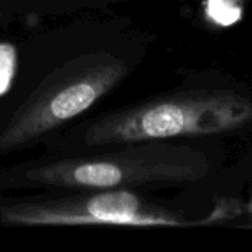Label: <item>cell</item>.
I'll use <instances>...</instances> for the list:
<instances>
[{
  "label": "cell",
  "mask_w": 252,
  "mask_h": 252,
  "mask_svg": "<svg viewBox=\"0 0 252 252\" xmlns=\"http://www.w3.org/2000/svg\"><path fill=\"white\" fill-rule=\"evenodd\" d=\"M211 171L208 158L189 146L165 140L126 143L123 149L34 164L0 176L9 188L127 189L148 185H189Z\"/></svg>",
  "instance_id": "1"
},
{
  "label": "cell",
  "mask_w": 252,
  "mask_h": 252,
  "mask_svg": "<svg viewBox=\"0 0 252 252\" xmlns=\"http://www.w3.org/2000/svg\"><path fill=\"white\" fill-rule=\"evenodd\" d=\"M252 121V102L235 92H190L143 102L94 120L86 146H114L186 136H214Z\"/></svg>",
  "instance_id": "2"
},
{
  "label": "cell",
  "mask_w": 252,
  "mask_h": 252,
  "mask_svg": "<svg viewBox=\"0 0 252 252\" xmlns=\"http://www.w3.org/2000/svg\"><path fill=\"white\" fill-rule=\"evenodd\" d=\"M112 53L93 52L58 66L31 92L0 131V154L27 148L35 139L90 109L127 75Z\"/></svg>",
  "instance_id": "3"
},
{
  "label": "cell",
  "mask_w": 252,
  "mask_h": 252,
  "mask_svg": "<svg viewBox=\"0 0 252 252\" xmlns=\"http://www.w3.org/2000/svg\"><path fill=\"white\" fill-rule=\"evenodd\" d=\"M6 226H179V220L145 204L127 189L92 192L44 201H13L0 207Z\"/></svg>",
  "instance_id": "4"
},
{
  "label": "cell",
  "mask_w": 252,
  "mask_h": 252,
  "mask_svg": "<svg viewBox=\"0 0 252 252\" xmlns=\"http://www.w3.org/2000/svg\"><path fill=\"white\" fill-rule=\"evenodd\" d=\"M248 211H250V213H251V214H252V201H251V202H250V205H248Z\"/></svg>",
  "instance_id": "5"
},
{
  "label": "cell",
  "mask_w": 252,
  "mask_h": 252,
  "mask_svg": "<svg viewBox=\"0 0 252 252\" xmlns=\"http://www.w3.org/2000/svg\"><path fill=\"white\" fill-rule=\"evenodd\" d=\"M247 227H252V223H248V224H247Z\"/></svg>",
  "instance_id": "6"
}]
</instances>
